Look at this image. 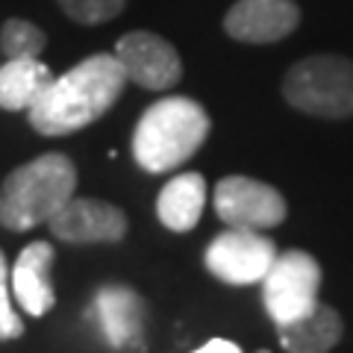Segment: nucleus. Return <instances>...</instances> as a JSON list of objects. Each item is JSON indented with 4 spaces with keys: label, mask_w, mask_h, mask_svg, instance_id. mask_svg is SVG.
<instances>
[{
    "label": "nucleus",
    "mask_w": 353,
    "mask_h": 353,
    "mask_svg": "<svg viewBox=\"0 0 353 353\" xmlns=\"http://www.w3.org/2000/svg\"><path fill=\"white\" fill-rule=\"evenodd\" d=\"M215 212L227 227L271 230L283 224L289 209L274 185L250 176H224L215 185Z\"/></svg>",
    "instance_id": "0eeeda50"
},
{
    "label": "nucleus",
    "mask_w": 353,
    "mask_h": 353,
    "mask_svg": "<svg viewBox=\"0 0 353 353\" xmlns=\"http://www.w3.org/2000/svg\"><path fill=\"white\" fill-rule=\"evenodd\" d=\"M194 353H241V347L236 345V341H227V339H212V341H206L203 347H197Z\"/></svg>",
    "instance_id": "6ab92c4d"
},
{
    "label": "nucleus",
    "mask_w": 353,
    "mask_h": 353,
    "mask_svg": "<svg viewBox=\"0 0 353 353\" xmlns=\"http://www.w3.org/2000/svg\"><path fill=\"white\" fill-rule=\"evenodd\" d=\"M206 206V180L194 171L176 174L162 185L157 197V215L171 233H189L197 227Z\"/></svg>",
    "instance_id": "ddd939ff"
},
{
    "label": "nucleus",
    "mask_w": 353,
    "mask_h": 353,
    "mask_svg": "<svg viewBox=\"0 0 353 353\" xmlns=\"http://www.w3.org/2000/svg\"><path fill=\"white\" fill-rule=\"evenodd\" d=\"M53 259H57V253H53L50 241H32L18 253L15 265L9 268V283H12L18 303L32 318L48 315L57 303V292L50 283Z\"/></svg>",
    "instance_id": "f8f14e48"
},
{
    "label": "nucleus",
    "mask_w": 353,
    "mask_h": 353,
    "mask_svg": "<svg viewBox=\"0 0 353 353\" xmlns=\"http://www.w3.org/2000/svg\"><path fill=\"white\" fill-rule=\"evenodd\" d=\"M9 289H12V283H9V265H6L3 250H0V341L18 339L21 333H24V324H21V315L12 306Z\"/></svg>",
    "instance_id": "a211bd4d"
},
{
    "label": "nucleus",
    "mask_w": 353,
    "mask_h": 353,
    "mask_svg": "<svg viewBox=\"0 0 353 353\" xmlns=\"http://www.w3.org/2000/svg\"><path fill=\"white\" fill-rule=\"evenodd\" d=\"M283 97L306 115L347 118L353 115V62L327 53L301 59L285 74Z\"/></svg>",
    "instance_id": "20e7f679"
},
{
    "label": "nucleus",
    "mask_w": 353,
    "mask_h": 353,
    "mask_svg": "<svg viewBox=\"0 0 353 353\" xmlns=\"http://www.w3.org/2000/svg\"><path fill=\"white\" fill-rule=\"evenodd\" d=\"M209 136L206 109L192 97H162L145 109L132 132V157L148 174L189 162Z\"/></svg>",
    "instance_id": "f03ea898"
},
{
    "label": "nucleus",
    "mask_w": 353,
    "mask_h": 353,
    "mask_svg": "<svg viewBox=\"0 0 353 353\" xmlns=\"http://www.w3.org/2000/svg\"><path fill=\"white\" fill-rule=\"evenodd\" d=\"M50 233L68 245H115L127 236V215L106 201L71 197L48 221Z\"/></svg>",
    "instance_id": "9d476101"
},
{
    "label": "nucleus",
    "mask_w": 353,
    "mask_h": 353,
    "mask_svg": "<svg viewBox=\"0 0 353 353\" xmlns=\"http://www.w3.org/2000/svg\"><path fill=\"white\" fill-rule=\"evenodd\" d=\"M115 59L121 62L127 80L136 83L148 92H165L180 83L183 77V59L174 50L171 41H165L157 32H127L115 44Z\"/></svg>",
    "instance_id": "6e6552de"
},
{
    "label": "nucleus",
    "mask_w": 353,
    "mask_h": 353,
    "mask_svg": "<svg viewBox=\"0 0 353 353\" xmlns=\"http://www.w3.org/2000/svg\"><path fill=\"white\" fill-rule=\"evenodd\" d=\"M77 168L65 153H44L21 165L3 180L0 189V224L6 230H32L48 224L74 197Z\"/></svg>",
    "instance_id": "7ed1b4c3"
},
{
    "label": "nucleus",
    "mask_w": 353,
    "mask_h": 353,
    "mask_svg": "<svg viewBox=\"0 0 353 353\" xmlns=\"http://www.w3.org/2000/svg\"><path fill=\"white\" fill-rule=\"evenodd\" d=\"M59 6L77 24H103L124 12L127 0H59Z\"/></svg>",
    "instance_id": "f3484780"
},
{
    "label": "nucleus",
    "mask_w": 353,
    "mask_h": 353,
    "mask_svg": "<svg viewBox=\"0 0 353 353\" xmlns=\"http://www.w3.org/2000/svg\"><path fill=\"white\" fill-rule=\"evenodd\" d=\"M321 265L306 250H285L262 277V303L277 327L292 324L321 303Z\"/></svg>",
    "instance_id": "39448f33"
},
{
    "label": "nucleus",
    "mask_w": 353,
    "mask_h": 353,
    "mask_svg": "<svg viewBox=\"0 0 353 353\" xmlns=\"http://www.w3.org/2000/svg\"><path fill=\"white\" fill-rule=\"evenodd\" d=\"M274 259H277V245L268 236H262V230L227 227L206 248L209 274L227 285L262 283Z\"/></svg>",
    "instance_id": "423d86ee"
},
{
    "label": "nucleus",
    "mask_w": 353,
    "mask_h": 353,
    "mask_svg": "<svg viewBox=\"0 0 353 353\" xmlns=\"http://www.w3.org/2000/svg\"><path fill=\"white\" fill-rule=\"evenodd\" d=\"M44 44H48L44 30L24 18H9L0 30V50L6 59H39Z\"/></svg>",
    "instance_id": "dca6fc26"
},
{
    "label": "nucleus",
    "mask_w": 353,
    "mask_h": 353,
    "mask_svg": "<svg viewBox=\"0 0 353 353\" xmlns=\"http://www.w3.org/2000/svg\"><path fill=\"white\" fill-rule=\"evenodd\" d=\"M301 24L294 0H236L224 18L227 36L245 44H271L292 36Z\"/></svg>",
    "instance_id": "9b49d317"
},
{
    "label": "nucleus",
    "mask_w": 353,
    "mask_h": 353,
    "mask_svg": "<svg viewBox=\"0 0 353 353\" xmlns=\"http://www.w3.org/2000/svg\"><path fill=\"white\" fill-rule=\"evenodd\" d=\"M124 85L127 74L115 53H94L62 77H53L48 92L27 112L30 124L41 136H68L103 118L124 94Z\"/></svg>",
    "instance_id": "f257e3e1"
},
{
    "label": "nucleus",
    "mask_w": 353,
    "mask_h": 353,
    "mask_svg": "<svg viewBox=\"0 0 353 353\" xmlns=\"http://www.w3.org/2000/svg\"><path fill=\"white\" fill-rule=\"evenodd\" d=\"M53 83V71L41 59H6L0 65V109L30 112Z\"/></svg>",
    "instance_id": "2eb2a0df"
},
{
    "label": "nucleus",
    "mask_w": 353,
    "mask_h": 353,
    "mask_svg": "<svg viewBox=\"0 0 353 353\" xmlns=\"http://www.w3.org/2000/svg\"><path fill=\"white\" fill-rule=\"evenodd\" d=\"M88 318H94L97 330L109 347L115 350H139L145 347V321H148V303L136 289L121 283L101 285L94 292Z\"/></svg>",
    "instance_id": "1a4fd4ad"
},
{
    "label": "nucleus",
    "mask_w": 353,
    "mask_h": 353,
    "mask_svg": "<svg viewBox=\"0 0 353 353\" xmlns=\"http://www.w3.org/2000/svg\"><path fill=\"white\" fill-rule=\"evenodd\" d=\"M259 353H271V350H259Z\"/></svg>",
    "instance_id": "aec40b11"
},
{
    "label": "nucleus",
    "mask_w": 353,
    "mask_h": 353,
    "mask_svg": "<svg viewBox=\"0 0 353 353\" xmlns=\"http://www.w3.org/2000/svg\"><path fill=\"white\" fill-rule=\"evenodd\" d=\"M277 330H280V345L289 353H330L345 336L341 315L327 303H318L312 312H306L303 318L283 324Z\"/></svg>",
    "instance_id": "4468645a"
}]
</instances>
